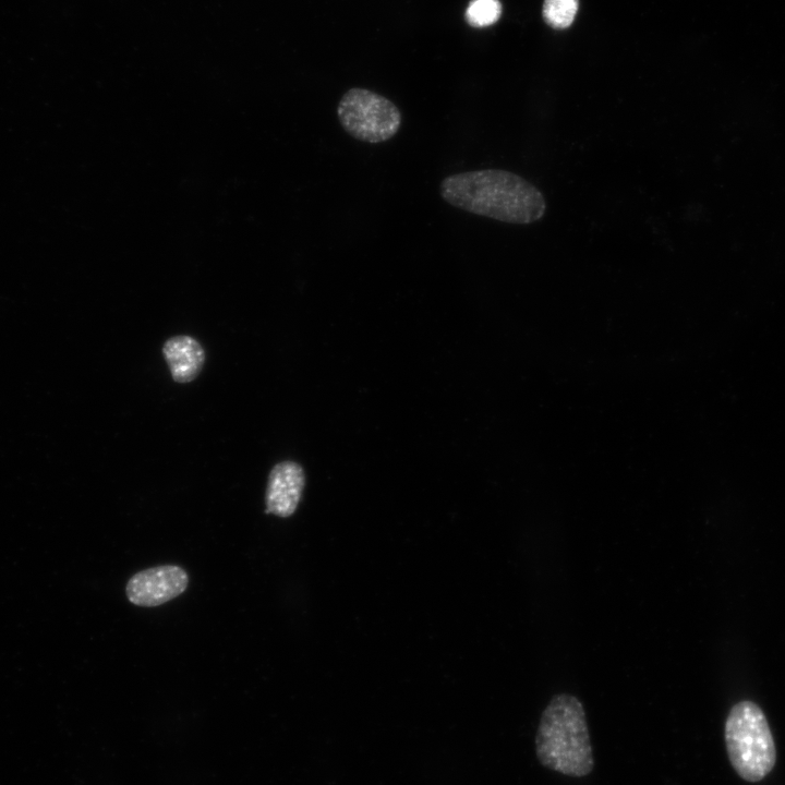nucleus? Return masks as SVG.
<instances>
[{
  "label": "nucleus",
  "instance_id": "f257e3e1",
  "mask_svg": "<svg viewBox=\"0 0 785 785\" xmlns=\"http://www.w3.org/2000/svg\"><path fill=\"white\" fill-rule=\"evenodd\" d=\"M439 194L456 208L514 225L533 224L546 212L545 198L536 186L502 169L449 174L442 180Z\"/></svg>",
  "mask_w": 785,
  "mask_h": 785
},
{
  "label": "nucleus",
  "instance_id": "f03ea898",
  "mask_svg": "<svg viewBox=\"0 0 785 785\" xmlns=\"http://www.w3.org/2000/svg\"><path fill=\"white\" fill-rule=\"evenodd\" d=\"M539 761L568 776L588 775L594 765L582 703L572 695L554 696L542 712L535 737Z\"/></svg>",
  "mask_w": 785,
  "mask_h": 785
},
{
  "label": "nucleus",
  "instance_id": "7ed1b4c3",
  "mask_svg": "<svg viewBox=\"0 0 785 785\" xmlns=\"http://www.w3.org/2000/svg\"><path fill=\"white\" fill-rule=\"evenodd\" d=\"M728 759L745 781L763 780L774 768L776 749L766 717L758 704L745 700L732 706L725 722Z\"/></svg>",
  "mask_w": 785,
  "mask_h": 785
},
{
  "label": "nucleus",
  "instance_id": "20e7f679",
  "mask_svg": "<svg viewBox=\"0 0 785 785\" xmlns=\"http://www.w3.org/2000/svg\"><path fill=\"white\" fill-rule=\"evenodd\" d=\"M337 117L346 133L370 144L392 138L402 122L401 112L391 100L361 87H352L342 95Z\"/></svg>",
  "mask_w": 785,
  "mask_h": 785
},
{
  "label": "nucleus",
  "instance_id": "39448f33",
  "mask_svg": "<svg viewBox=\"0 0 785 785\" xmlns=\"http://www.w3.org/2000/svg\"><path fill=\"white\" fill-rule=\"evenodd\" d=\"M189 576L180 566L162 565L134 573L128 581L125 594L137 606L154 607L182 594Z\"/></svg>",
  "mask_w": 785,
  "mask_h": 785
},
{
  "label": "nucleus",
  "instance_id": "423d86ee",
  "mask_svg": "<svg viewBox=\"0 0 785 785\" xmlns=\"http://www.w3.org/2000/svg\"><path fill=\"white\" fill-rule=\"evenodd\" d=\"M304 484V471L298 462L285 460L276 463L268 474L266 512L282 518L291 516L300 503Z\"/></svg>",
  "mask_w": 785,
  "mask_h": 785
},
{
  "label": "nucleus",
  "instance_id": "0eeeda50",
  "mask_svg": "<svg viewBox=\"0 0 785 785\" xmlns=\"http://www.w3.org/2000/svg\"><path fill=\"white\" fill-rule=\"evenodd\" d=\"M161 350L176 383H191L200 375L206 353L195 338L189 335L172 336L165 341Z\"/></svg>",
  "mask_w": 785,
  "mask_h": 785
},
{
  "label": "nucleus",
  "instance_id": "6e6552de",
  "mask_svg": "<svg viewBox=\"0 0 785 785\" xmlns=\"http://www.w3.org/2000/svg\"><path fill=\"white\" fill-rule=\"evenodd\" d=\"M578 0H545L543 16L555 28L569 26L577 13Z\"/></svg>",
  "mask_w": 785,
  "mask_h": 785
},
{
  "label": "nucleus",
  "instance_id": "1a4fd4ad",
  "mask_svg": "<svg viewBox=\"0 0 785 785\" xmlns=\"http://www.w3.org/2000/svg\"><path fill=\"white\" fill-rule=\"evenodd\" d=\"M500 11L498 0H473L467 9L466 17L474 26H487L498 20Z\"/></svg>",
  "mask_w": 785,
  "mask_h": 785
}]
</instances>
